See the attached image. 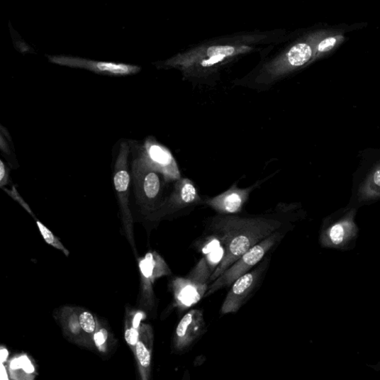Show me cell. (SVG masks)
Masks as SVG:
<instances>
[{
	"mask_svg": "<svg viewBox=\"0 0 380 380\" xmlns=\"http://www.w3.org/2000/svg\"><path fill=\"white\" fill-rule=\"evenodd\" d=\"M260 184L242 189L233 185L225 192L203 201L206 205L220 215H235L240 213L252 190Z\"/></svg>",
	"mask_w": 380,
	"mask_h": 380,
	"instance_id": "9",
	"label": "cell"
},
{
	"mask_svg": "<svg viewBox=\"0 0 380 380\" xmlns=\"http://www.w3.org/2000/svg\"><path fill=\"white\" fill-rule=\"evenodd\" d=\"M284 233L281 230L276 232L251 248L238 259L228 270L211 284L205 297H208L220 289L232 286L238 279L249 273L264 258L267 253L275 247L283 239Z\"/></svg>",
	"mask_w": 380,
	"mask_h": 380,
	"instance_id": "3",
	"label": "cell"
},
{
	"mask_svg": "<svg viewBox=\"0 0 380 380\" xmlns=\"http://www.w3.org/2000/svg\"><path fill=\"white\" fill-rule=\"evenodd\" d=\"M281 218L273 215H220L211 219L210 230L223 245L224 255L215 268L211 284L223 275L245 253L281 230Z\"/></svg>",
	"mask_w": 380,
	"mask_h": 380,
	"instance_id": "1",
	"label": "cell"
},
{
	"mask_svg": "<svg viewBox=\"0 0 380 380\" xmlns=\"http://www.w3.org/2000/svg\"><path fill=\"white\" fill-rule=\"evenodd\" d=\"M140 164L155 172L163 174L167 181H179L181 174L171 154L165 149L147 140L145 145V153Z\"/></svg>",
	"mask_w": 380,
	"mask_h": 380,
	"instance_id": "7",
	"label": "cell"
},
{
	"mask_svg": "<svg viewBox=\"0 0 380 380\" xmlns=\"http://www.w3.org/2000/svg\"><path fill=\"white\" fill-rule=\"evenodd\" d=\"M225 57L224 56H215L210 57L209 60H206L202 62V66L203 67H210L213 65H216V63H218L220 61H223Z\"/></svg>",
	"mask_w": 380,
	"mask_h": 380,
	"instance_id": "26",
	"label": "cell"
},
{
	"mask_svg": "<svg viewBox=\"0 0 380 380\" xmlns=\"http://www.w3.org/2000/svg\"><path fill=\"white\" fill-rule=\"evenodd\" d=\"M235 52L234 48L232 46H212L208 50L207 54L209 57L215 56L228 57L233 55Z\"/></svg>",
	"mask_w": 380,
	"mask_h": 380,
	"instance_id": "21",
	"label": "cell"
},
{
	"mask_svg": "<svg viewBox=\"0 0 380 380\" xmlns=\"http://www.w3.org/2000/svg\"><path fill=\"white\" fill-rule=\"evenodd\" d=\"M183 380H189V375L188 372H187V374H185V375H184V379H183Z\"/></svg>",
	"mask_w": 380,
	"mask_h": 380,
	"instance_id": "29",
	"label": "cell"
},
{
	"mask_svg": "<svg viewBox=\"0 0 380 380\" xmlns=\"http://www.w3.org/2000/svg\"><path fill=\"white\" fill-rule=\"evenodd\" d=\"M201 203L203 199L194 182L188 179H181L177 181L164 208L166 213H176Z\"/></svg>",
	"mask_w": 380,
	"mask_h": 380,
	"instance_id": "12",
	"label": "cell"
},
{
	"mask_svg": "<svg viewBox=\"0 0 380 380\" xmlns=\"http://www.w3.org/2000/svg\"><path fill=\"white\" fill-rule=\"evenodd\" d=\"M107 337V331L105 329H101L97 332H95L94 335L95 344H96L98 347H101L105 344Z\"/></svg>",
	"mask_w": 380,
	"mask_h": 380,
	"instance_id": "23",
	"label": "cell"
},
{
	"mask_svg": "<svg viewBox=\"0 0 380 380\" xmlns=\"http://www.w3.org/2000/svg\"><path fill=\"white\" fill-rule=\"evenodd\" d=\"M48 59L57 65L83 69L101 74L125 76L137 74L140 71V67L125 63L95 61L71 56L50 55Z\"/></svg>",
	"mask_w": 380,
	"mask_h": 380,
	"instance_id": "5",
	"label": "cell"
},
{
	"mask_svg": "<svg viewBox=\"0 0 380 380\" xmlns=\"http://www.w3.org/2000/svg\"><path fill=\"white\" fill-rule=\"evenodd\" d=\"M206 323L201 310L188 311L178 324L174 335L172 346L177 352H183L206 332Z\"/></svg>",
	"mask_w": 380,
	"mask_h": 380,
	"instance_id": "6",
	"label": "cell"
},
{
	"mask_svg": "<svg viewBox=\"0 0 380 380\" xmlns=\"http://www.w3.org/2000/svg\"><path fill=\"white\" fill-rule=\"evenodd\" d=\"M77 318L79 324L83 331L88 335H94L97 330V323L94 316L90 312L77 308Z\"/></svg>",
	"mask_w": 380,
	"mask_h": 380,
	"instance_id": "19",
	"label": "cell"
},
{
	"mask_svg": "<svg viewBox=\"0 0 380 380\" xmlns=\"http://www.w3.org/2000/svg\"><path fill=\"white\" fill-rule=\"evenodd\" d=\"M355 215L356 211L353 209L325 229L320 238L321 244L327 247L342 248L353 240L357 233Z\"/></svg>",
	"mask_w": 380,
	"mask_h": 380,
	"instance_id": "10",
	"label": "cell"
},
{
	"mask_svg": "<svg viewBox=\"0 0 380 380\" xmlns=\"http://www.w3.org/2000/svg\"><path fill=\"white\" fill-rule=\"evenodd\" d=\"M359 201H369L380 198V163L369 174L359 189Z\"/></svg>",
	"mask_w": 380,
	"mask_h": 380,
	"instance_id": "15",
	"label": "cell"
},
{
	"mask_svg": "<svg viewBox=\"0 0 380 380\" xmlns=\"http://www.w3.org/2000/svg\"><path fill=\"white\" fill-rule=\"evenodd\" d=\"M35 371L33 364L26 356L16 357L11 361V376L14 380H31Z\"/></svg>",
	"mask_w": 380,
	"mask_h": 380,
	"instance_id": "16",
	"label": "cell"
},
{
	"mask_svg": "<svg viewBox=\"0 0 380 380\" xmlns=\"http://www.w3.org/2000/svg\"><path fill=\"white\" fill-rule=\"evenodd\" d=\"M145 314L142 311H137L131 316V325L136 328H140V322L145 318Z\"/></svg>",
	"mask_w": 380,
	"mask_h": 380,
	"instance_id": "24",
	"label": "cell"
},
{
	"mask_svg": "<svg viewBox=\"0 0 380 380\" xmlns=\"http://www.w3.org/2000/svg\"><path fill=\"white\" fill-rule=\"evenodd\" d=\"M213 272L208 259L202 258L186 276L172 280L171 289L174 301L181 311L189 309L205 297Z\"/></svg>",
	"mask_w": 380,
	"mask_h": 380,
	"instance_id": "2",
	"label": "cell"
},
{
	"mask_svg": "<svg viewBox=\"0 0 380 380\" xmlns=\"http://www.w3.org/2000/svg\"><path fill=\"white\" fill-rule=\"evenodd\" d=\"M152 339V332L150 326L142 325L140 327V340L134 347L133 351L142 380H150Z\"/></svg>",
	"mask_w": 380,
	"mask_h": 380,
	"instance_id": "13",
	"label": "cell"
},
{
	"mask_svg": "<svg viewBox=\"0 0 380 380\" xmlns=\"http://www.w3.org/2000/svg\"><path fill=\"white\" fill-rule=\"evenodd\" d=\"M142 168L146 169L144 178L142 179V188L144 190V194L147 199L154 200L160 194L161 180L160 176L155 171L145 166H142Z\"/></svg>",
	"mask_w": 380,
	"mask_h": 380,
	"instance_id": "17",
	"label": "cell"
},
{
	"mask_svg": "<svg viewBox=\"0 0 380 380\" xmlns=\"http://www.w3.org/2000/svg\"><path fill=\"white\" fill-rule=\"evenodd\" d=\"M130 154V147L128 142H123L115 168L114 184L123 208L124 216L126 218V228H133L132 216L128 208V189L130 183V176L128 171V161ZM130 230V229H129Z\"/></svg>",
	"mask_w": 380,
	"mask_h": 380,
	"instance_id": "11",
	"label": "cell"
},
{
	"mask_svg": "<svg viewBox=\"0 0 380 380\" xmlns=\"http://www.w3.org/2000/svg\"><path fill=\"white\" fill-rule=\"evenodd\" d=\"M8 184V171L3 161L0 162V186L4 188Z\"/></svg>",
	"mask_w": 380,
	"mask_h": 380,
	"instance_id": "25",
	"label": "cell"
},
{
	"mask_svg": "<svg viewBox=\"0 0 380 380\" xmlns=\"http://www.w3.org/2000/svg\"><path fill=\"white\" fill-rule=\"evenodd\" d=\"M1 380H9L6 369L4 363H1Z\"/></svg>",
	"mask_w": 380,
	"mask_h": 380,
	"instance_id": "27",
	"label": "cell"
},
{
	"mask_svg": "<svg viewBox=\"0 0 380 380\" xmlns=\"http://www.w3.org/2000/svg\"><path fill=\"white\" fill-rule=\"evenodd\" d=\"M141 327V326H140ZM140 328L136 329L133 328L131 325L130 327H126L125 330V340L130 346L133 347V350L136 344L140 340Z\"/></svg>",
	"mask_w": 380,
	"mask_h": 380,
	"instance_id": "22",
	"label": "cell"
},
{
	"mask_svg": "<svg viewBox=\"0 0 380 380\" xmlns=\"http://www.w3.org/2000/svg\"><path fill=\"white\" fill-rule=\"evenodd\" d=\"M139 269L141 275L142 295L149 304L152 303L153 284L157 279L170 275L172 274L170 268L157 252H150L140 260Z\"/></svg>",
	"mask_w": 380,
	"mask_h": 380,
	"instance_id": "8",
	"label": "cell"
},
{
	"mask_svg": "<svg viewBox=\"0 0 380 380\" xmlns=\"http://www.w3.org/2000/svg\"><path fill=\"white\" fill-rule=\"evenodd\" d=\"M269 260L270 259L267 258L257 267L238 279L232 284L231 289L221 306V315L235 313L247 302L253 293L258 289L267 270Z\"/></svg>",
	"mask_w": 380,
	"mask_h": 380,
	"instance_id": "4",
	"label": "cell"
},
{
	"mask_svg": "<svg viewBox=\"0 0 380 380\" xmlns=\"http://www.w3.org/2000/svg\"><path fill=\"white\" fill-rule=\"evenodd\" d=\"M344 37L342 35H331L326 36L318 45L316 49V56L320 57L335 49L340 43L344 41Z\"/></svg>",
	"mask_w": 380,
	"mask_h": 380,
	"instance_id": "20",
	"label": "cell"
},
{
	"mask_svg": "<svg viewBox=\"0 0 380 380\" xmlns=\"http://www.w3.org/2000/svg\"><path fill=\"white\" fill-rule=\"evenodd\" d=\"M326 37L325 33L316 35L311 43H301L291 48L288 53L290 65L295 67H302L316 53L318 44Z\"/></svg>",
	"mask_w": 380,
	"mask_h": 380,
	"instance_id": "14",
	"label": "cell"
},
{
	"mask_svg": "<svg viewBox=\"0 0 380 380\" xmlns=\"http://www.w3.org/2000/svg\"><path fill=\"white\" fill-rule=\"evenodd\" d=\"M30 214L33 216L36 220L38 229L40 230L45 242L62 251L66 256L68 257L69 255V250L62 245L61 242L57 239L54 233L48 229L42 223H40V221L36 218L33 212H30Z\"/></svg>",
	"mask_w": 380,
	"mask_h": 380,
	"instance_id": "18",
	"label": "cell"
},
{
	"mask_svg": "<svg viewBox=\"0 0 380 380\" xmlns=\"http://www.w3.org/2000/svg\"><path fill=\"white\" fill-rule=\"evenodd\" d=\"M9 357L8 350L6 348H1V363H4Z\"/></svg>",
	"mask_w": 380,
	"mask_h": 380,
	"instance_id": "28",
	"label": "cell"
}]
</instances>
